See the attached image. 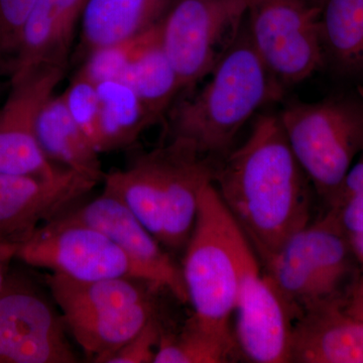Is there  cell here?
Masks as SVG:
<instances>
[{
  "label": "cell",
  "instance_id": "cell-1",
  "mask_svg": "<svg viewBox=\"0 0 363 363\" xmlns=\"http://www.w3.org/2000/svg\"><path fill=\"white\" fill-rule=\"evenodd\" d=\"M213 183L262 267L311 222L312 184L279 116L255 121L247 140L214 168Z\"/></svg>",
  "mask_w": 363,
  "mask_h": 363
},
{
  "label": "cell",
  "instance_id": "cell-2",
  "mask_svg": "<svg viewBox=\"0 0 363 363\" xmlns=\"http://www.w3.org/2000/svg\"><path fill=\"white\" fill-rule=\"evenodd\" d=\"M281 91L253 49L243 21L217 60L209 82L194 96L176 101L167 113L169 140L209 161L224 157L245 123Z\"/></svg>",
  "mask_w": 363,
  "mask_h": 363
},
{
  "label": "cell",
  "instance_id": "cell-3",
  "mask_svg": "<svg viewBox=\"0 0 363 363\" xmlns=\"http://www.w3.org/2000/svg\"><path fill=\"white\" fill-rule=\"evenodd\" d=\"M253 255L213 180L209 182L200 196L182 267L192 318L203 328L234 338L229 323L235 312L243 269Z\"/></svg>",
  "mask_w": 363,
  "mask_h": 363
},
{
  "label": "cell",
  "instance_id": "cell-4",
  "mask_svg": "<svg viewBox=\"0 0 363 363\" xmlns=\"http://www.w3.org/2000/svg\"><path fill=\"white\" fill-rule=\"evenodd\" d=\"M350 236L332 210L294 234L264 267L292 313L294 322L307 313L342 305L352 279Z\"/></svg>",
  "mask_w": 363,
  "mask_h": 363
},
{
  "label": "cell",
  "instance_id": "cell-5",
  "mask_svg": "<svg viewBox=\"0 0 363 363\" xmlns=\"http://www.w3.org/2000/svg\"><path fill=\"white\" fill-rule=\"evenodd\" d=\"M279 123L294 155L327 202L363 150V97L336 95L313 102H294Z\"/></svg>",
  "mask_w": 363,
  "mask_h": 363
},
{
  "label": "cell",
  "instance_id": "cell-6",
  "mask_svg": "<svg viewBox=\"0 0 363 363\" xmlns=\"http://www.w3.org/2000/svg\"><path fill=\"white\" fill-rule=\"evenodd\" d=\"M319 13V0H257L247 11L253 49L281 87L323 68Z\"/></svg>",
  "mask_w": 363,
  "mask_h": 363
},
{
  "label": "cell",
  "instance_id": "cell-7",
  "mask_svg": "<svg viewBox=\"0 0 363 363\" xmlns=\"http://www.w3.org/2000/svg\"><path fill=\"white\" fill-rule=\"evenodd\" d=\"M257 0H171L160 21L162 45L183 91L211 72Z\"/></svg>",
  "mask_w": 363,
  "mask_h": 363
},
{
  "label": "cell",
  "instance_id": "cell-8",
  "mask_svg": "<svg viewBox=\"0 0 363 363\" xmlns=\"http://www.w3.org/2000/svg\"><path fill=\"white\" fill-rule=\"evenodd\" d=\"M16 257L30 266L79 281L130 278L150 284L142 267L111 238L61 215L40 226L21 245Z\"/></svg>",
  "mask_w": 363,
  "mask_h": 363
},
{
  "label": "cell",
  "instance_id": "cell-9",
  "mask_svg": "<svg viewBox=\"0 0 363 363\" xmlns=\"http://www.w3.org/2000/svg\"><path fill=\"white\" fill-rule=\"evenodd\" d=\"M66 70L64 67H39L11 79V92L0 108V173L52 177L65 169L45 157L35 128L40 109L54 95Z\"/></svg>",
  "mask_w": 363,
  "mask_h": 363
},
{
  "label": "cell",
  "instance_id": "cell-10",
  "mask_svg": "<svg viewBox=\"0 0 363 363\" xmlns=\"http://www.w3.org/2000/svg\"><path fill=\"white\" fill-rule=\"evenodd\" d=\"M257 255L247 260L236 302L234 340L255 363L291 362L294 318Z\"/></svg>",
  "mask_w": 363,
  "mask_h": 363
},
{
  "label": "cell",
  "instance_id": "cell-11",
  "mask_svg": "<svg viewBox=\"0 0 363 363\" xmlns=\"http://www.w3.org/2000/svg\"><path fill=\"white\" fill-rule=\"evenodd\" d=\"M96 184L68 169L52 177L0 173V242L21 247L40 226L78 204Z\"/></svg>",
  "mask_w": 363,
  "mask_h": 363
},
{
  "label": "cell",
  "instance_id": "cell-12",
  "mask_svg": "<svg viewBox=\"0 0 363 363\" xmlns=\"http://www.w3.org/2000/svg\"><path fill=\"white\" fill-rule=\"evenodd\" d=\"M60 215L101 231L142 267L156 290L164 289L181 302L188 303L182 269L118 198L104 191L95 199L74 205Z\"/></svg>",
  "mask_w": 363,
  "mask_h": 363
},
{
  "label": "cell",
  "instance_id": "cell-13",
  "mask_svg": "<svg viewBox=\"0 0 363 363\" xmlns=\"http://www.w3.org/2000/svg\"><path fill=\"white\" fill-rule=\"evenodd\" d=\"M63 316L35 293L0 295V363H75Z\"/></svg>",
  "mask_w": 363,
  "mask_h": 363
},
{
  "label": "cell",
  "instance_id": "cell-14",
  "mask_svg": "<svg viewBox=\"0 0 363 363\" xmlns=\"http://www.w3.org/2000/svg\"><path fill=\"white\" fill-rule=\"evenodd\" d=\"M166 183L164 225L161 243L166 250L186 248L194 229L203 189L213 180L214 167L209 160L176 140L164 145Z\"/></svg>",
  "mask_w": 363,
  "mask_h": 363
},
{
  "label": "cell",
  "instance_id": "cell-15",
  "mask_svg": "<svg viewBox=\"0 0 363 363\" xmlns=\"http://www.w3.org/2000/svg\"><path fill=\"white\" fill-rule=\"evenodd\" d=\"M87 0H37L23 28L9 79L39 67L68 66Z\"/></svg>",
  "mask_w": 363,
  "mask_h": 363
},
{
  "label": "cell",
  "instance_id": "cell-16",
  "mask_svg": "<svg viewBox=\"0 0 363 363\" xmlns=\"http://www.w3.org/2000/svg\"><path fill=\"white\" fill-rule=\"evenodd\" d=\"M291 362L363 363V322L341 305L303 315L294 322Z\"/></svg>",
  "mask_w": 363,
  "mask_h": 363
},
{
  "label": "cell",
  "instance_id": "cell-17",
  "mask_svg": "<svg viewBox=\"0 0 363 363\" xmlns=\"http://www.w3.org/2000/svg\"><path fill=\"white\" fill-rule=\"evenodd\" d=\"M323 68L363 88V0H319Z\"/></svg>",
  "mask_w": 363,
  "mask_h": 363
},
{
  "label": "cell",
  "instance_id": "cell-18",
  "mask_svg": "<svg viewBox=\"0 0 363 363\" xmlns=\"http://www.w3.org/2000/svg\"><path fill=\"white\" fill-rule=\"evenodd\" d=\"M171 0H87L81 16L86 55L133 39L162 20Z\"/></svg>",
  "mask_w": 363,
  "mask_h": 363
},
{
  "label": "cell",
  "instance_id": "cell-19",
  "mask_svg": "<svg viewBox=\"0 0 363 363\" xmlns=\"http://www.w3.org/2000/svg\"><path fill=\"white\" fill-rule=\"evenodd\" d=\"M37 138L45 157L54 164L98 182L104 180L99 152L67 108L63 94L52 95L40 109Z\"/></svg>",
  "mask_w": 363,
  "mask_h": 363
},
{
  "label": "cell",
  "instance_id": "cell-20",
  "mask_svg": "<svg viewBox=\"0 0 363 363\" xmlns=\"http://www.w3.org/2000/svg\"><path fill=\"white\" fill-rule=\"evenodd\" d=\"M130 86L156 121L167 116L183 91L160 33V21L145 33L140 49L119 79Z\"/></svg>",
  "mask_w": 363,
  "mask_h": 363
},
{
  "label": "cell",
  "instance_id": "cell-21",
  "mask_svg": "<svg viewBox=\"0 0 363 363\" xmlns=\"http://www.w3.org/2000/svg\"><path fill=\"white\" fill-rule=\"evenodd\" d=\"M156 316L152 298L116 311L63 315L67 329L93 362L105 358L130 340Z\"/></svg>",
  "mask_w": 363,
  "mask_h": 363
},
{
  "label": "cell",
  "instance_id": "cell-22",
  "mask_svg": "<svg viewBox=\"0 0 363 363\" xmlns=\"http://www.w3.org/2000/svg\"><path fill=\"white\" fill-rule=\"evenodd\" d=\"M145 281L130 278L79 281L58 274L47 284L63 315L116 311L150 300Z\"/></svg>",
  "mask_w": 363,
  "mask_h": 363
},
{
  "label": "cell",
  "instance_id": "cell-23",
  "mask_svg": "<svg viewBox=\"0 0 363 363\" xmlns=\"http://www.w3.org/2000/svg\"><path fill=\"white\" fill-rule=\"evenodd\" d=\"M99 123L96 150L99 154L130 147L143 131L156 123L130 86L119 80L97 84Z\"/></svg>",
  "mask_w": 363,
  "mask_h": 363
},
{
  "label": "cell",
  "instance_id": "cell-24",
  "mask_svg": "<svg viewBox=\"0 0 363 363\" xmlns=\"http://www.w3.org/2000/svg\"><path fill=\"white\" fill-rule=\"evenodd\" d=\"M238 352L234 338L207 330L191 317L177 333L162 331L154 363L229 362Z\"/></svg>",
  "mask_w": 363,
  "mask_h": 363
},
{
  "label": "cell",
  "instance_id": "cell-25",
  "mask_svg": "<svg viewBox=\"0 0 363 363\" xmlns=\"http://www.w3.org/2000/svg\"><path fill=\"white\" fill-rule=\"evenodd\" d=\"M147 32L126 42L107 45L89 52L86 55L84 64L78 72L96 85L105 81L119 80L140 49Z\"/></svg>",
  "mask_w": 363,
  "mask_h": 363
},
{
  "label": "cell",
  "instance_id": "cell-26",
  "mask_svg": "<svg viewBox=\"0 0 363 363\" xmlns=\"http://www.w3.org/2000/svg\"><path fill=\"white\" fill-rule=\"evenodd\" d=\"M37 0H0V75H11L23 28Z\"/></svg>",
  "mask_w": 363,
  "mask_h": 363
},
{
  "label": "cell",
  "instance_id": "cell-27",
  "mask_svg": "<svg viewBox=\"0 0 363 363\" xmlns=\"http://www.w3.org/2000/svg\"><path fill=\"white\" fill-rule=\"evenodd\" d=\"M63 97L71 116L96 149L99 123L97 85L77 72L63 93Z\"/></svg>",
  "mask_w": 363,
  "mask_h": 363
},
{
  "label": "cell",
  "instance_id": "cell-28",
  "mask_svg": "<svg viewBox=\"0 0 363 363\" xmlns=\"http://www.w3.org/2000/svg\"><path fill=\"white\" fill-rule=\"evenodd\" d=\"M162 331L155 316L130 340L105 358L104 363H154Z\"/></svg>",
  "mask_w": 363,
  "mask_h": 363
},
{
  "label": "cell",
  "instance_id": "cell-29",
  "mask_svg": "<svg viewBox=\"0 0 363 363\" xmlns=\"http://www.w3.org/2000/svg\"><path fill=\"white\" fill-rule=\"evenodd\" d=\"M363 190V150L357 164H352L340 185L329 200V210L337 211L353 196Z\"/></svg>",
  "mask_w": 363,
  "mask_h": 363
},
{
  "label": "cell",
  "instance_id": "cell-30",
  "mask_svg": "<svg viewBox=\"0 0 363 363\" xmlns=\"http://www.w3.org/2000/svg\"><path fill=\"white\" fill-rule=\"evenodd\" d=\"M337 216L339 223L348 236L363 231V190L353 196L340 209L334 211Z\"/></svg>",
  "mask_w": 363,
  "mask_h": 363
},
{
  "label": "cell",
  "instance_id": "cell-31",
  "mask_svg": "<svg viewBox=\"0 0 363 363\" xmlns=\"http://www.w3.org/2000/svg\"><path fill=\"white\" fill-rule=\"evenodd\" d=\"M341 309L348 316L363 322V276L353 281L343 298Z\"/></svg>",
  "mask_w": 363,
  "mask_h": 363
},
{
  "label": "cell",
  "instance_id": "cell-32",
  "mask_svg": "<svg viewBox=\"0 0 363 363\" xmlns=\"http://www.w3.org/2000/svg\"><path fill=\"white\" fill-rule=\"evenodd\" d=\"M18 250V245L0 242V295L6 288V272L9 262L16 257Z\"/></svg>",
  "mask_w": 363,
  "mask_h": 363
},
{
  "label": "cell",
  "instance_id": "cell-33",
  "mask_svg": "<svg viewBox=\"0 0 363 363\" xmlns=\"http://www.w3.org/2000/svg\"><path fill=\"white\" fill-rule=\"evenodd\" d=\"M350 240L355 257L363 264V231L350 236Z\"/></svg>",
  "mask_w": 363,
  "mask_h": 363
},
{
  "label": "cell",
  "instance_id": "cell-34",
  "mask_svg": "<svg viewBox=\"0 0 363 363\" xmlns=\"http://www.w3.org/2000/svg\"><path fill=\"white\" fill-rule=\"evenodd\" d=\"M357 91L363 97V88H357Z\"/></svg>",
  "mask_w": 363,
  "mask_h": 363
}]
</instances>
